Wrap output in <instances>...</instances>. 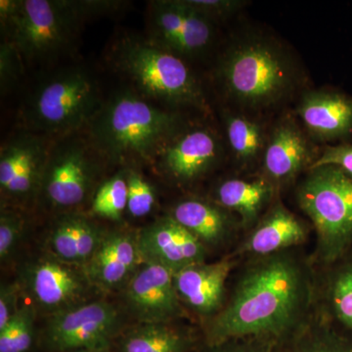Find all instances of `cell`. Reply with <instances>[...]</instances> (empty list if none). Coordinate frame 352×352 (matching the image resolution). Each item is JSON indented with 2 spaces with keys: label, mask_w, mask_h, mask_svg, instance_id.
<instances>
[{
  "label": "cell",
  "mask_w": 352,
  "mask_h": 352,
  "mask_svg": "<svg viewBox=\"0 0 352 352\" xmlns=\"http://www.w3.org/2000/svg\"><path fill=\"white\" fill-rule=\"evenodd\" d=\"M182 129L175 113L138 91L126 90L103 102L83 131L106 161L150 164Z\"/></svg>",
  "instance_id": "2"
},
{
  "label": "cell",
  "mask_w": 352,
  "mask_h": 352,
  "mask_svg": "<svg viewBox=\"0 0 352 352\" xmlns=\"http://www.w3.org/2000/svg\"><path fill=\"white\" fill-rule=\"evenodd\" d=\"M322 166H338L352 177V144L344 143L326 148L309 170Z\"/></svg>",
  "instance_id": "34"
},
{
  "label": "cell",
  "mask_w": 352,
  "mask_h": 352,
  "mask_svg": "<svg viewBox=\"0 0 352 352\" xmlns=\"http://www.w3.org/2000/svg\"><path fill=\"white\" fill-rule=\"evenodd\" d=\"M219 76L232 100L254 110L272 107L293 94L298 69L279 44L263 38L231 46L220 62Z\"/></svg>",
  "instance_id": "3"
},
{
  "label": "cell",
  "mask_w": 352,
  "mask_h": 352,
  "mask_svg": "<svg viewBox=\"0 0 352 352\" xmlns=\"http://www.w3.org/2000/svg\"><path fill=\"white\" fill-rule=\"evenodd\" d=\"M171 217L193 234L206 248L227 244L236 230L230 212L208 201L188 199L175 205Z\"/></svg>",
  "instance_id": "22"
},
{
  "label": "cell",
  "mask_w": 352,
  "mask_h": 352,
  "mask_svg": "<svg viewBox=\"0 0 352 352\" xmlns=\"http://www.w3.org/2000/svg\"><path fill=\"white\" fill-rule=\"evenodd\" d=\"M263 177L275 187L288 184L314 164L309 141L294 120L285 119L275 126L263 153Z\"/></svg>",
  "instance_id": "17"
},
{
  "label": "cell",
  "mask_w": 352,
  "mask_h": 352,
  "mask_svg": "<svg viewBox=\"0 0 352 352\" xmlns=\"http://www.w3.org/2000/svg\"><path fill=\"white\" fill-rule=\"evenodd\" d=\"M27 286L36 302L54 314L76 307L91 285L85 270L60 259H41L27 272Z\"/></svg>",
  "instance_id": "14"
},
{
  "label": "cell",
  "mask_w": 352,
  "mask_h": 352,
  "mask_svg": "<svg viewBox=\"0 0 352 352\" xmlns=\"http://www.w3.org/2000/svg\"><path fill=\"white\" fill-rule=\"evenodd\" d=\"M103 237L99 227L87 217L67 214L58 220L51 231L50 249L56 258L64 263L85 265Z\"/></svg>",
  "instance_id": "23"
},
{
  "label": "cell",
  "mask_w": 352,
  "mask_h": 352,
  "mask_svg": "<svg viewBox=\"0 0 352 352\" xmlns=\"http://www.w3.org/2000/svg\"><path fill=\"white\" fill-rule=\"evenodd\" d=\"M127 212L136 219L152 212L156 204V191L151 183L134 170L126 171Z\"/></svg>",
  "instance_id": "30"
},
{
  "label": "cell",
  "mask_w": 352,
  "mask_h": 352,
  "mask_svg": "<svg viewBox=\"0 0 352 352\" xmlns=\"http://www.w3.org/2000/svg\"><path fill=\"white\" fill-rule=\"evenodd\" d=\"M143 263H154L177 271L204 263L207 248L173 217L157 220L138 235Z\"/></svg>",
  "instance_id": "13"
},
{
  "label": "cell",
  "mask_w": 352,
  "mask_h": 352,
  "mask_svg": "<svg viewBox=\"0 0 352 352\" xmlns=\"http://www.w3.org/2000/svg\"><path fill=\"white\" fill-rule=\"evenodd\" d=\"M175 273L161 264L144 261L127 282V302L144 323H168L184 314Z\"/></svg>",
  "instance_id": "12"
},
{
  "label": "cell",
  "mask_w": 352,
  "mask_h": 352,
  "mask_svg": "<svg viewBox=\"0 0 352 352\" xmlns=\"http://www.w3.org/2000/svg\"><path fill=\"white\" fill-rule=\"evenodd\" d=\"M184 1L196 12L200 13L210 20L230 15L239 9L243 4L242 1H238V0H184Z\"/></svg>",
  "instance_id": "33"
},
{
  "label": "cell",
  "mask_w": 352,
  "mask_h": 352,
  "mask_svg": "<svg viewBox=\"0 0 352 352\" xmlns=\"http://www.w3.org/2000/svg\"><path fill=\"white\" fill-rule=\"evenodd\" d=\"M276 188L265 177L226 180L217 187V205L239 215L240 226L252 229L261 219L264 208Z\"/></svg>",
  "instance_id": "24"
},
{
  "label": "cell",
  "mask_w": 352,
  "mask_h": 352,
  "mask_svg": "<svg viewBox=\"0 0 352 352\" xmlns=\"http://www.w3.org/2000/svg\"><path fill=\"white\" fill-rule=\"evenodd\" d=\"M82 21L68 0L0 1L2 36L32 63L51 62L66 52Z\"/></svg>",
  "instance_id": "6"
},
{
  "label": "cell",
  "mask_w": 352,
  "mask_h": 352,
  "mask_svg": "<svg viewBox=\"0 0 352 352\" xmlns=\"http://www.w3.org/2000/svg\"><path fill=\"white\" fill-rule=\"evenodd\" d=\"M76 352H108L107 349H83Z\"/></svg>",
  "instance_id": "38"
},
{
  "label": "cell",
  "mask_w": 352,
  "mask_h": 352,
  "mask_svg": "<svg viewBox=\"0 0 352 352\" xmlns=\"http://www.w3.org/2000/svg\"><path fill=\"white\" fill-rule=\"evenodd\" d=\"M220 155L221 146L214 132L196 127L180 131L155 164L176 182H190L212 170Z\"/></svg>",
  "instance_id": "15"
},
{
  "label": "cell",
  "mask_w": 352,
  "mask_h": 352,
  "mask_svg": "<svg viewBox=\"0 0 352 352\" xmlns=\"http://www.w3.org/2000/svg\"><path fill=\"white\" fill-rule=\"evenodd\" d=\"M316 233L311 261L322 268L352 247V177L335 166L311 168L296 191Z\"/></svg>",
  "instance_id": "5"
},
{
  "label": "cell",
  "mask_w": 352,
  "mask_h": 352,
  "mask_svg": "<svg viewBox=\"0 0 352 352\" xmlns=\"http://www.w3.org/2000/svg\"><path fill=\"white\" fill-rule=\"evenodd\" d=\"M24 228V219L19 212L2 210L0 217V258L4 261L12 252Z\"/></svg>",
  "instance_id": "32"
},
{
  "label": "cell",
  "mask_w": 352,
  "mask_h": 352,
  "mask_svg": "<svg viewBox=\"0 0 352 352\" xmlns=\"http://www.w3.org/2000/svg\"><path fill=\"white\" fill-rule=\"evenodd\" d=\"M23 58L12 43L4 39L0 46V85L2 94L12 89L20 78Z\"/></svg>",
  "instance_id": "31"
},
{
  "label": "cell",
  "mask_w": 352,
  "mask_h": 352,
  "mask_svg": "<svg viewBox=\"0 0 352 352\" xmlns=\"http://www.w3.org/2000/svg\"><path fill=\"white\" fill-rule=\"evenodd\" d=\"M116 68L146 98L173 106L208 107L200 82L182 57L149 39L124 38L113 51Z\"/></svg>",
  "instance_id": "4"
},
{
  "label": "cell",
  "mask_w": 352,
  "mask_h": 352,
  "mask_svg": "<svg viewBox=\"0 0 352 352\" xmlns=\"http://www.w3.org/2000/svg\"><path fill=\"white\" fill-rule=\"evenodd\" d=\"M52 140L25 131L2 145L0 153V187L2 193L25 199L41 190V180Z\"/></svg>",
  "instance_id": "11"
},
{
  "label": "cell",
  "mask_w": 352,
  "mask_h": 352,
  "mask_svg": "<svg viewBox=\"0 0 352 352\" xmlns=\"http://www.w3.org/2000/svg\"><path fill=\"white\" fill-rule=\"evenodd\" d=\"M254 340H231L221 344H215L217 346L215 352H265L263 347L254 344Z\"/></svg>",
  "instance_id": "37"
},
{
  "label": "cell",
  "mask_w": 352,
  "mask_h": 352,
  "mask_svg": "<svg viewBox=\"0 0 352 352\" xmlns=\"http://www.w3.org/2000/svg\"><path fill=\"white\" fill-rule=\"evenodd\" d=\"M69 6L73 10L78 14V17L82 20L87 19V18L94 17V16L103 15L117 11L124 6V2L120 1H105V0H87V1H74V0H68Z\"/></svg>",
  "instance_id": "35"
},
{
  "label": "cell",
  "mask_w": 352,
  "mask_h": 352,
  "mask_svg": "<svg viewBox=\"0 0 352 352\" xmlns=\"http://www.w3.org/2000/svg\"><path fill=\"white\" fill-rule=\"evenodd\" d=\"M226 124L229 145L240 163L252 164L263 156L267 140L261 124L241 115L228 116Z\"/></svg>",
  "instance_id": "27"
},
{
  "label": "cell",
  "mask_w": 352,
  "mask_h": 352,
  "mask_svg": "<svg viewBox=\"0 0 352 352\" xmlns=\"http://www.w3.org/2000/svg\"><path fill=\"white\" fill-rule=\"evenodd\" d=\"M298 113L307 131L322 140H346L352 135V97L344 92H309Z\"/></svg>",
  "instance_id": "20"
},
{
  "label": "cell",
  "mask_w": 352,
  "mask_h": 352,
  "mask_svg": "<svg viewBox=\"0 0 352 352\" xmlns=\"http://www.w3.org/2000/svg\"><path fill=\"white\" fill-rule=\"evenodd\" d=\"M315 296L316 271L298 248L249 258L208 336L214 346L231 340L287 342L314 316Z\"/></svg>",
  "instance_id": "1"
},
{
  "label": "cell",
  "mask_w": 352,
  "mask_h": 352,
  "mask_svg": "<svg viewBox=\"0 0 352 352\" xmlns=\"http://www.w3.org/2000/svg\"><path fill=\"white\" fill-rule=\"evenodd\" d=\"M237 261L234 256L217 263L192 264L175 273L182 302L203 316H214L223 307L227 281Z\"/></svg>",
  "instance_id": "16"
},
{
  "label": "cell",
  "mask_w": 352,
  "mask_h": 352,
  "mask_svg": "<svg viewBox=\"0 0 352 352\" xmlns=\"http://www.w3.org/2000/svg\"><path fill=\"white\" fill-rule=\"evenodd\" d=\"M126 208V171H120L97 189L92 201V210L104 219L119 220Z\"/></svg>",
  "instance_id": "28"
},
{
  "label": "cell",
  "mask_w": 352,
  "mask_h": 352,
  "mask_svg": "<svg viewBox=\"0 0 352 352\" xmlns=\"http://www.w3.org/2000/svg\"><path fill=\"white\" fill-rule=\"evenodd\" d=\"M315 271V312L352 338V247L337 261Z\"/></svg>",
  "instance_id": "19"
},
{
  "label": "cell",
  "mask_w": 352,
  "mask_h": 352,
  "mask_svg": "<svg viewBox=\"0 0 352 352\" xmlns=\"http://www.w3.org/2000/svg\"><path fill=\"white\" fill-rule=\"evenodd\" d=\"M34 311L19 308L8 324L0 330V352H27L34 338Z\"/></svg>",
  "instance_id": "29"
},
{
  "label": "cell",
  "mask_w": 352,
  "mask_h": 352,
  "mask_svg": "<svg viewBox=\"0 0 352 352\" xmlns=\"http://www.w3.org/2000/svg\"><path fill=\"white\" fill-rule=\"evenodd\" d=\"M119 325V314L110 303L78 305L53 314L46 340L58 351L107 349Z\"/></svg>",
  "instance_id": "9"
},
{
  "label": "cell",
  "mask_w": 352,
  "mask_h": 352,
  "mask_svg": "<svg viewBox=\"0 0 352 352\" xmlns=\"http://www.w3.org/2000/svg\"><path fill=\"white\" fill-rule=\"evenodd\" d=\"M148 21V39L179 57L206 50L214 34L212 20L196 12L184 0L150 2Z\"/></svg>",
  "instance_id": "10"
},
{
  "label": "cell",
  "mask_w": 352,
  "mask_h": 352,
  "mask_svg": "<svg viewBox=\"0 0 352 352\" xmlns=\"http://www.w3.org/2000/svg\"><path fill=\"white\" fill-rule=\"evenodd\" d=\"M103 102L98 83L87 69H64L32 94L23 113L25 131L50 138L82 131Z\"/></svg>",
  "instance_id": "7"
},
{
  "label": "cell",
  "mask_w": 352,
  "mask_h": 352,
  "mask_svg": "<svg viewBox=\"0 0 352 352\" xmlns=\"http://www.w3.org/2000/svg\"><path fill=\"white\" fill-rule=\"evenodd\" d=\"M308 232L302 220L277 201L252 227L232 256L258 258L295 249L307 240Z\"/></svg>",
  "instance_id": "18"
},
{
  "label": "cell",
  "mask_w": 352,
  "mask_h": 352,
  "mask_svg": "<svg viewBox=\"0 0 352 352\" xmlns=\"http://www.w3.org/2000/svg\"><path fill=\"white\" fill-rule=\"evenodd\" d=\"M287 342L292 344L286 352H352V338L333 328L316 312Z\"/></svg>",
  "instance_id": "26"
},
{
  "label": "cell",
  "mask_w": 352,
  "mask_h": 352,
  "mask_svg": "<svg viewBox=\"0 0 352 352\" xmlns=\"http://www.w3.org/2000/svg\"><path fill=\"white\" fill-rule=\"evenodd\" d=\"M98 160L104 159L85 133L53 139L39 192L54 208L80 205L91 188Z\"/></svg>",
  "instance_id": "8"
},
{
  "label": "cell",
  "mask_w": 352,
  "mask_h": 352,
  "mask_svg": "<svg viewBox=\"0 0 352 352\" xmlns=\"http://www.w3.org/2000/svg\"><path fill=\"white\" fill-rule=\"evenodd\" d=\"M189 338L168 323H144L122 340V352H186Z\"/></svg>",
  "instance_id": "25"
},
{
  "label": "cell",
  "mask_w": 352,
  "mask_h": 352,
  "mask_svg": "<svg viewBox=\"0 0 352 352\" xmlns=\"http://www.w3.org/2000/svg\"><path fill=\"white\" fill-rule=\"evenodd\" d=\"M18 289L16 284L2 285L0 291V330H2L8 322L17 314Z\"/></svg>",
  "instance_id": "36"
},
{
  "label": "cell",
  "mask_w": 352,
  "mask_h": 352,
  "mask_svg": "<svg viewBox=\"0 0 352 352\" xmlns=\"http://www.w3.org/2000/svg\"><path fill=\"white\" fill-rule=\"evenodd\" d=\"M142 263L138 237L116 232L104 235L100 245L83 270L92 284L115 288L127 283Z\"/></svg>",
  "instance_id": "21"
}]
</instances>
